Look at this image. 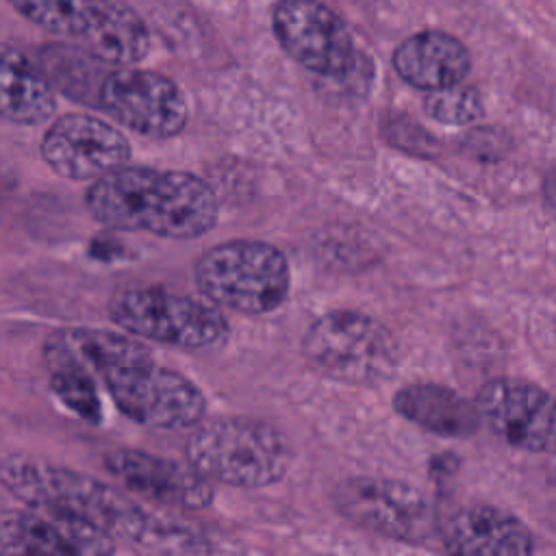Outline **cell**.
Wrapping results in <instances>:
<instances>
[{"instance_id": "6da1fadb", "label": "cell", "mask_w": 556, "mask_h": 556, "mask_svg": "<svg viewBox=\"0 0 556 556\" xmlns=\"http://www.w3.org/2000/svg\"><path fill=\"white\" fill-rule=\"evenodd\" d=\"M0 480L26 504L87 523L111 539L159 552H206L208 545L191 528L152 515L104 482L37 458H7Z\"/></svg>"}, {"instance_id": "7a4b0ae2", "label": "cell", "mask_w": 556, "mask_h": 556, "mask_svg": "<svg viewBox=\"0 0 556 556\" xmlns=\"http://www.w3.org/2000/svg\"><path fill=\"white\" fill-rule=\"evenodd\" d=\"M56 337L104 382L115 406L132 421L159 430H185L202 421L204 393L187 376L159 365L139 341L98 328L63 330Z\"/></svg>"}, {"instance_id": "3957f363", "label": "cell", "mask_w": 556, "mask_h": 556, "mask_svg": "<svg viewBox=\"0 0 556 556\" xmlns=\"http://www.w3.org/2000/svg\"><path fill=\"white\" fill-rule=\"evenodd\" d=\"M85 204L109 228L165 239L202 237L219 217L215 191L200 176L139 165H122L93 180Z\"/></svg>"}, {"instance_id": "277c9868", "label": "cell", "mask_w": 556, "mask_h": 556, "mask_svg": "<svg viewBox=\"0 0 556 556\" xmlns=\"http://www.w3.org/2000/svg\"><path fill=\"white\" fill-rule=\"evenodd\" d=\"M187 463L211 482L258 489L282 480L293 452L282 430L250 417L200 424L185 443Z\"/></svg>"}, {"instance_id": "5b68a950", "label": "cell", "mask_w": 556, "mask_h": 556, "mask_svg": "<svg viewBox=\"0 0 556 556\" xmlns=\"http://www.w3.org/2000/svg\"><path fill=\"white\" fill-rule=\"evenodd\" d=\"M195 282L215 306L263 315L287 300L291 271L287 256L271 243L232 239L198 258Z\"/></svg>"}, {"instance_id": "8992f818", "label": "cell", "mask_w": 556, "mask_h": 556, "mask_svg": "<svg viewBox=\"0 0 556 556\" xmlns=\"http://www.w3.org/2000/svg\"><path fill=\"white\" fill-rule=\"evenodd\" d=\"M304 356L321 374L348 384H380L400 363L395 334L361 311H330L302 339Z\"/></svg>"}, {"instance_id": "52a82bcc", "label": "cell", "mask_w": 556, "mask_h": 556, "mask_svg": "<svg viewBox=\"0 0 556 556\" xmlns=\"http://www.w3.org/2000/svg\"><path fill=\"white\" fill-rule=\"evenodd\" d=\"M109 315L122 330L180 350H204L228 337V321L213 302L187 293L143 285L119 291Z\"/></svg>"}, {"instance_id": "ba28073f", "label": "cell", "mask_w": 556, "mask_h": 556, "mask_svg": "<svg viewBox=\"0 0 556 556\" xmlns=\"http://www.w3.org/2000/svg\"><path fill=\"white\" fill-rule=\"evenodd\" d=\"M98 109L150 139L178 135L189 117L185 93L172 78L130 65H117L106 72L98 93Z\"/></svg>"}, {"instance_id": "9c48e42d", "label": "cell", "mask_w": 556, "mask_h": 556, "mask_svg": "<svg viewBox=\"0 0 556 556\" xmlns=\"http://www.w3.org/2000/svg\"><path fill=\"white\" fill-rule=\"evenodd\" d=\"M334 506L352 523L393 541H428L434 513L413 486L389 478H350L337 484Z\"/></svg>"}, {"instance_id": "30bf717a", "label": "cell", "mask_w": 556, "mask_h": 556, "mask_svg": "<svg viewBox=\"0 0 556 556\" xmlns=\"http://www.w3.org/2000/svg\"><path fill=\"white\" fill-rule=\"evenodd\" d=\"M271 22L282 50L308 72L341 80L354 70L352 37L339 15L319 0H280Z\"/></svg>"}, {"instance_id": "8fae6325", "label": "cell", "mask_w": 556, "mask_h": 556, "mask_svg": "<svg viewBox=\"0 0 556 556\" xmlns=\"http://www.w3.org/2000/svg\"><path fill=\"white\" fill-rule=\"evenodd\" d=\"M126 135L89 113H70L54 119L41 139V156L61 178L85 182L122 167L130 159Z\"/></svg>"}, {"instance_id": "7c38bea8", "label": "cell", "mask_w": 556, "mask_h": 556, "mask_svg": "<svg viewBox=\"0 0 556 556\" xmlns=\"http://www.w3.org/2000/svg\"><path fill=\"white\" fill-rule=\"evenodd\" d=\"M476 406L506 443L526 452H556V397L545 389L515 378H495L482 384Z\"/></svg>"}, {"instance_id": "4fadbf2b", "label": "cell", "mask_w": 556, "mask_h": 556, "mask_svg": "<svg viewBox=\"0 0 556 556\" xmlns=\"http://www.w3.org/2000/svg\"><path fill=\"white\" fill-rule=\"evenodd\" d=\"M106 471L126 489L167 506L200 510L213 502V482L189 463L141 450H113L104 456Z\"/></svg>"}, {"instance_id": "5bb4252c", "label": "cell", "mask_w": 556, "mask_h": 556, "mask_svg": "<svg viewBox=\"0 0 556 556\" xmlns=\"http://www.w3.org/2000/svg\"><path fill=\"white\" fill-rule=\"evenodd\" d=\"M115 543L104 532L54 513L0 510V556H93L113 554Z\"/></svg>"}, {"instance_id": "9a60e30c", "label": "cell", "mask_w": 556, "mask_h": 556, "mask_svg": "<svg viewBox=\"0 0 556 556\" xmlns=\"http://www.w3.org/2000/svg\"><path fill=\"white\" fill-rule=\"evenodd\" d=\"M443 543L463 556H523L534 549L532 532L515 515L493 506L454 513L443 528Z\"/></svg>"}, {"instance_id": "2e32d148", "label": "cell", "mask_w": 556, "mask_h": 556, "mask_svg": "<svg viewBox=\"0 0 556 556\" xmlns=\"http://www.w3.org/2000/svg\"><path fill=\"white\" fill-rule=\"evenodd\" d=\"M397 76L424 91L463 83L471 70L465 43L443 30H419L393 52Z\"/></svg>"}, {"instance_id": "e0dca14e", "label": "cell", "mask_w": 556, "mask_h": 556, "mask_svg": "<svg viewBox=\"0 0 556 556\" xmlns=\"http://www.w3.org/2000/svg\"><path fill=\"white\" fill-rule=\"evenodd\" d=\"M54 87L41 65L15 46L0 43V117L33 126L52 117Z\"/></svg>"}, {"instance_id": "ac0fdd59", "label": "cell", "mask_w": 556, "mask_h": 556, "mask_svg": "<svg viewBox=\"0 0 556 556\" xmlns=\"http://www.w3.org/2000/svg\"><path fill=\"white\" fill-rule=\"evenodd\" d=\"M393 406L404 419L439 437H471L480 426L476 404L434 382L402 387L395 393Z\"/></svg>"}, {"instance_id": "d6986e66", "label": "cell", "mask_w": 556, "mask_h": 556, "mask_svg": "<svg viewBox=\"0 0 556 556\" xmlns=\"http://www.w3.org/2000/svg\"><path fill=\"white\" fill-rule=\"evenodd\" d=\"M80 41L87 52L111 65H135L150 52L148 26L130 7L115 0H104L98 20Z\"/></svg>"}, {"instance_id": "ffe728a7", "label": "cell", "mask_w": 556, "mask_h": 556, "mask_svg": "<svg viewBox=\"0 0 556 556\" xmlns=\"http://www.w3.org/2000/svg\"><path fill=\"white\" fill-rule=\"evenodd\" d=\"M46 363L54 395L80 419L98 424L102 417V404L96 389V378L56 334L46 343Z\"/></svg>"}, {"instance_id": "44dd1931", "label": "cell", "mask_w": 556, "mask_h": 556, "mask_svg": "<svg viewBox=\"0 0 556 556\" xmlns=\"http://www.w3.org/2000/svg\"><path fill=\"white\" fill-rule=\"evenodd\" d=\"M50 85L61 89L67 98L98 106V93L104 72V61L96 59L87 50L52 46L43 50V61L39 63Z\"/></svg>"}, {"instance_id": "7402d4cb", "label": "cell", "mask_w": 556, "mask_h": 556, "mask_svg": "<svg viewBox=\"0 0 556 556\" xmlns=\"http://www.w3.org/2000/svg\"><path fill=\"white\" fill-rule=\"evenodd\" d=\"M9 4L43 30L83 39L98 20L104 0H9Z\"/></svg>"}, {"instance_id": "603a6c76", "label": "cell", "mask_w": 556, "mask_h": 556, "mask_svg": "<svg viewBox=\"0 0 556 556\" xmlns=\"http://www.w3.org/2000/svg\"><path fill=\"white\" fill-rule=\"evenodd\" d=\"M424 109L432 119L450 126L473 124L484 113L480 93L473 87L463 83L428 91L424 100Z\"/></svg>"}, {"instance_id": "cb8c5ba5", "label": "cell", "mask_w": 556, "mask_h": 556, "mask_svg": "<svg viewBox=\"0 0 556 556\" xmlns=\"http://www.w3.org/2000/svg\"><path fill=\"white\" fill-rule=\"evenodd\" d=\"M543 200L547 211L552 213V217L556 219V169H552L545 176V185H543Z\"/></svg>"}]
</instances>
